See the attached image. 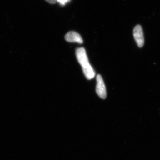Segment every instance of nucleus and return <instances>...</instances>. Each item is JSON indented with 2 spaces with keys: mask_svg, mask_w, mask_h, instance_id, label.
<instances>
[{
  "mask_svg": "<svg viewBox=\"0 0 160 160\" xmlns=\"http://www.w3.org/2000/svg\"><path fill=\"white\" fill-rule=\"evenodd\" d=\"M76 56L78 62L82 66V69L86 78L91 80L95 76V72L88 60L86 50L84 48H78L76 50Z\"/></svg>",
  "mask_w": 160,
  "mask_h": 160,
  "instance_id": "f257e3e1",
  "label": "nucleus"
},
{
  "mask_svg": "<svg viewBox=\"0 0 160 160\" xmlns=\"http://www.w3.org/2000/svg\"><path fill=\"white\" fill-rule=\"evenodd\" d=\"M97 85L96 91L97 93L100 98L103 99L106 98L107 93L105 83L102 78L101 75L98 74L97 76Z\"/></svg>",
  "mask_w": 160,
  "mask_h": 160,
  "instance_id": "f03ea898",
  "label": "nucleus"
},
{
  "mask_svg": "<svg viewBox=\"0 0 160 160\" xmlns=\"http://www.w3.org/2000/svg\"><path fill=\"white\" fill-rule=\"evenodd\" d=\"M133 35L138 46L139 48H142L144 46L145 40L142 26L139 25H137L133 29Z\"/></svg>",
  "mask_w": 160,
  "mask_h": 160,
  "instance_id": "7ed1b4c3",
  "label": "nucleus"
},
{
  "mask_svg": "<svg viewBox=\"0 0 160 160\" xmlns=\"http://www.w3.org/2000/svg\"><path fill=\"white\" fill-rule=\"evenodd\" d=\"M65 39L69 42H76L82 44L83 41L81 35L74 31H70L65 36Z\"/></svg>",
  "mask_w": 160,
  "mask_h": 160,
  "instance_id": "20e7f679",
  "label": "nucleus"
},
{
  "mask_svg": "<svg viewBox=\"0 0 160 160\" xmlns=\"http://www.w3.org/2000/svg\"><path fill=\"white\" fill-rule=\"evenodd\" d=\"M57 2L59 3L62 6H65L66 3L70 2V0H56Z\"/></svg>",
  "mask_w": 160,
  "mask_h": 160,
  "instance_id": "39448f33",
  "label": "nucleus"
},
{
  "mask_svg": "<svg viewBox=\"0 0 160 160\" xmlns=\"http://www.w3.org/2000/svg\"><path fill=\"white\" fill-rule=\"evenodd\" d=\"M46 2L51 4H55L57 2L56 0H46Z\"/></svg>",
  "mask_w": 160,
  "mask_h": 160,
  "instance_id": "423d86ee",
  "label": "nucleus"
}]
</instances>
